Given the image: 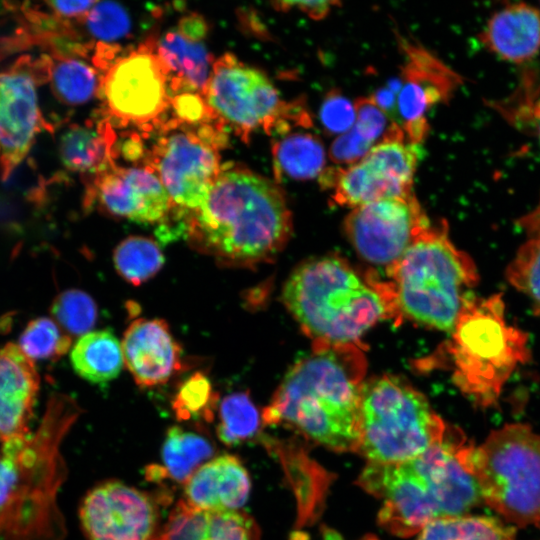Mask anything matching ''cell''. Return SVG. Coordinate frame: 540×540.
I'll use <instances>...</instances> for the list:
<instances>
[{"label": "cell", "mask_w": 540, "mask_h": 540, "mask_svg": "<svg viewBox=\"0 0 540 540\" xmlns=\"http://www.w3.org/2000/svg\"><path fill=\"white\" fill-rule=\"evenodd\" d=\"M185 214L182 231L190 246L226 267L269 261L292 229L277 183L238 166L221 170L202 205Z\"/></svg>", "instance_id": "6da1fadb"}, {"label": "cell", "mask_w": 540, "mask_h": 540, "mask_svg": "<svg viewBox=\"0 0 540 540\" xmlns=\"http://www.w3.org/2000/svg\"><path fill=\"white\" fill-rule=\"evenodd\" d=\"M364 363L354 344H317L287 372L262 422L293 428L333 451L356 452Z\"/></svg>", "instance_id": "7a4b0ae2"}, {"label": "cell", "mask_w": 540, "mask_h": 540, "mask_svg": "<svg viewBox=\"0 0 540 540\" xmlns=\"http://www.w3.org/2000/svg\"><path fill=\"white\" fill-rule=\"evenodd\" d=\"M283 300L316 344L355 342L394 314L389 288L364 280L343 259L325 256L299 265L283 288Z\"/></svg>", "instance_id": "3957f363"}, {"label": "cell", "mask_w": 540, "mask_h": 540, "mask_svg": "<svg viewBox=\"0 0 540 540\" xmlns=\"http://www.w3.org/2000/svg\"><path fill=\"white\" fill-rule=\"evenodd\" d=\"M80 414L72 398L53 394L36 433L11 439L18 474L0 510V540L65 539L66 527L57 505L67 475L60 445Z\"/></svg>", "instance_id": "277c9868"}, {"label": "cell", "mask_w": 540, "mask_h": 540, "mask_svg": "<svg viewBox=\"0 0 540 540\" xmlns=\"http://www.w3.org/2000/svg\"><path fill=\"white\" fill-rule=\"evenodd\" d=\"M388 273L395 312L450 332L479 280L475 263L451 242L445 223L423 231Z\"/></svg>", "instance_id": "5b68a950"}, {"label": "cell", "mask_w": 540, "mask_h": 540, "mask_svg": "<svg viewBox=\"0 0 540 540\" xmlns=\"http://www.w3.org/2000/svg\"><path fill=\"white\" fill-rule=\"evenodd\" d=\"M451 333L455 384L478 406H492L512 373L528 360L527 336L507 322L500 295H472Z\"/></svg>", "instance_id": "8992f818"}, {"label": "cell", "mask_w": 540, "mask_h": 540, "mask_svg": "<svg viewBox=\"0 0 540 540\" xmlns=\"http://www.w3.org/2000/svg\"><path fill=\"white\" fill-rule=\"evenodd\" d=\"M457 455L484 502L509 524H540V434L506 424L479 446L462 444Z\"/></svg>", "instance_id": "52a82bcc"}, {"label": "cell", "mask_w": 540, "mask_h": 540, "mask_svg": "<svg viewBox=\"0 0 540 540\" xmlns=\"http://www.w3.org/2000/svg\"><path fill=\"white\" fill-rule=\"evenodd\" d=\"M451 429L426 397L395 376L364 383L357 453L371 463H401L442 443Z\"/></svg>", "instance_id": "ba28073f"}, {"label": "cell", "mask_w": 540, "mask_h": 540, "mask_svg": "<svg viewBox=\"0 0 540 540\" xmlns=\"http://www.w3.org/2000/svg\"><path fill=\"white\" fill-rule=\"evenodd\" d=\"M204 96L209 109L243 139L259 129L283 134L293 126L311 125L309 113L301 103L281 100L262 72L229 54L212 65Z\"/></svg>", "instance_id": "9c48e42d"}, {"label": "cell", "mask_w": 540, "mask_h": 540, "mask_svg": "<svg viewBox=\"0 0 540 540\" xmlns=\"http://www.w3.org/2000/svg\"><path fill=\"white\" fill-rule=\"evenodd\" d=\"M419 144L410 142L392 123L370 151L355 164L328 168L319 176L333 200L352 209L374 201L413 193V176L419 160Z\"/></svg>", "instance_id": "30bf717a"}, {"label": "cell", "mask_w": 540, "mask_h": 540, "mask_svg": "<svg viewBox=\"0 0 540 540\" xmlns=\"http://www.w3.org/2000/svg\"><path fill=\"white\" fill-rule=\"evenodd\" d=\"M429 226L414 193L356 207L344 224L356 251L369 263L388 271Z\"/></svg>", "instance_id": "8fae6325"}, {"label": "cell", "mask_w": 540, "mask_h": 540, "mask_svg": "<svg viewBox=\"0 0 540 540\" xmlns=\"http://www.w3.org/2000/svg\"><path fill=\"white\" fill-rule=\"evenodd\" d=\"M217 134L205 130H174L160 138L153 152L157 173L173 204L185 212L198 209L221 170Z\"/></svg>", "instance_id": "7c38bea8"}, {"label": "cell", "mask_w": 540, "mask_h": 540, "mask_svg": "<svg viewBox=\"0 0 540 540\" xmlns=\"http://www.w3.org/2000/svg\"><path fill=\"white\" fill-rule=\"evenodd\" d=\"M51 60L19 58L0 72V176L6 180L29 152L41 128L37 85L49 79Z\"/></svg>", "instance_id": "4fadbf2b"}, {"label": "cell", "mask_w": 540, "mask_h": 540, "mask_svg": "<svg viewBox=\"0 0 540 540\" xmlns=\"http://www.w3.org/2000/svg\"><path fill=\"white\" fill-rule=\"evenodd\" d=\"M79 518L87 540H153L160 529L156 497L116 480L85 495Z\"/></svg>", "instance_id": "5bb4252c"}, {"label": "cell", "mask_w": 540, "mask_h": 540, "mask_svg": "<svg viewBox=\"0 0 540 540\" xmlns=\"http://www.w3.org/2000/svg\"><path fill=\"white\" fill-rule=\"evenodd\" d=\"M100 87L108 111L123 123L155 120L170 101L164 68L150 48H140L118 59Z\"/></svg>", "instance_id": "9a60e30c"}, {"label": "cell", "mask_w": 540, "mask_h": 540, "mask_svg": "<svg viewBox=\"0 0 540 540\" xmlns=\"http://www.w3.org/2000/svg\"><path fill=\"white\" fill-rule=\"evenodd\" d=\"M357 483L383 501L379 523L396 536L419 534L427 524L439 518L427 485L409 461L369 462Z\"/></svg>", "instance_id": "2e32d148"}, {"label": "cell", "mask_w": 540, "mask_h": 540, "mask_svg": "<svg viewBox=\"0 0 540 540\" xmlns=\"http://www.w3.org/2000/svg\"><path fill=\"white\" fill-rule=\"evenodd\" d=\"M405 50L408 59L400 79L395 124L410 142L420 144L428 133L426 112L447 101L462 80L424 48L407 45Z\"/></svg>", "instance_id": "e0dca14e"}, {"label": "cell", "mask_w": 540, "mask_h": 540, "mask_svg": "<svg viewBox=\"0 0 540 540\" xmlns=\"http://www.w3.org/2000/svg\"><path fill=\"white\" fill-rule=\"evenodd\" d=\"M462 444L460 432L450 430L442 443L409 460L427 485L439 518L465 515L482 499L475 478L458 458L457 450Z\"/></svg>", "instance_id": "ac0fdd59"}, {"label": "cell", "mask_w": 540, "mask_h": 540, "mask_svg": "<svg viewBox=\"0 0 540 540\" xmlns=\"http://www.w3.org/2000/svg\"><path fill=\"white\" fill-rule=\"evenodd\" d=\"M95 192L109 214L138 223L164 221L172 207L160 178L148 167H111L101 173Z\"/></svg>", "instance_id": "d6986e66"}, {"label": "cell", "mask_w": 540, "mask_h": 540, "mask_svg": "<svg viewBox=\"0 0 540 540\" xmlns=\"http://www.w3.org/2000/svg\"><path fill=\"white\" fill-rule=\"evenodd\" d=\"M206 34L204 19L190 14L159 39L156 55L167 76L170 94L204 93L212 71Z\"/></svg>", "instance_id": "ffe728a7"}, {"label": "cell", "mask_w": 540, "mask_h": 540, "mask_svg": "<svg viewBox=\"0 0 540 540\" xmlns=\"http://www.w3.org/2000/svg\"><path fill=\"white\" fill-rule=\"evenodd\" d=\"M121 346L124 364L140 387L164 384L181 367V349L164 320L133 321Z\"/></svg>", "instance_id": "44dd1931"}, {"label": "cell", "mask_w": 540, "mask_h": 540, "mask_svg": "<svg viewBox=\"0 0 540 540\" xmlns=\"http://www.w3.org/2000/svg\"><path fill=\"white\" fill-rule=\"evenodd\" d=\"M39 391L32 360L13 343L0 348V439L31 434L29 423Z\"/></svg>", "instance_id": "7402d4cb"}, {"label": "cell", "mask_w": 540, "mask_h": 540, "mask_svg": "<svg viewBox=\"0 0 540 540\" xmlns=\"http://www.w3.org/2000/svg\"><path fill=\"white\" fill-rule=\"evenodd\" d=\"M251 481L234 455L213 457L184 483V500L192 507L210 511L239 510L247 501Z\"/></svg>", "instance_id": "603a6c76"}, {"label": "cell", "mask_w": 540, "mask_h": 540, "mask_svg": "<svg viewBox=\"0 0 540 540\" xmlns=\"http://www.w3.org/2000/svg\"><path fill=\"white\" fill-rule=\"evenodd\" d=\"M153 540H260V530L239 510H202L181 499Z\"/></svg>", "instance_id": "cb8c5ba5"}, {"label": "cell", "mask_w": 540, "mask_h": 540, "mask_svg": "<svg viewBox=\"0 0 540 540\" xmlns=\"http://www.w3.org/2000/svg\"><path fill=\"white\" fill-rule=\"evenodd\" d=\"M479 39L504 61L529 62L540 52V10L523 2L509 4L489 18Z\"/></svg>", "instance_id": "d4e9b609"}, {"label": "cell", "mask_w": 540, "mask_h": 540, "mask_svg": "<svg viewBox=\"0 0 540 540\" xmlns=\"http://www.w3.org/2000/svg\"><path fill=\"white\" fill-rule=\"evenodd\" d=\"M213 454L214 447L205 437L178 426L170 427L161 450L162 465L149 466L147 478L184 484Z\"/></svg>", "instance_id": "484cf974"}, {"label": "cell", "mask_w": 540, "mask_h": 540, "mask_svg": "<svg viewBox=\"0 0 540 540\" xmlns=\"http://www.w3.org/2000/svg\"><path fill=\"white\" fill-rule=\"evenodd\" d=\"M112 140L107 126L72 125L60 137V159L71 171L103 173L111 168Z\"/></svg>", "instance_id": "4316f807"}, {"label": "cell", "mask_w": 540, "mask_h": 540, "mask_svg": "<svg viewBox=\"0 0 540 540\" xmlns=\"http://www.w3.org/2000/svg\"><path fill=\"white\" fill-rule=\"evenodd\" d=\"M124 359L122 346L107 330L90 331L75 343L71 364L75 372L92 383H104L118 376Z\"/></svg>", "instance_id": "83f0119b"}, {"label": "cell", "mask_w": 540, "mask_h": 540, "mask_svg": "<svg viewBox=\"0 0 540 540\" xmlns=\"http://www.w3.org/2000/svg\"><path fill=\"white\" fill-rule=\"evenodd\" d=\"M517 224L525 232V240L507 267V281L528 297L540 315V199Z\"/></svg>", "instance_id": "f1b7e54d"}, {"label": "cell", "mask_w": 540, "mask_h": 540, "mask_svg": "<svg viewBox=\"0 0 540 540\" xmlns=\"http://www.w3.org/2000/svg\"><path fill=\"white\" fill-rule=\"evenodd\" d=\"M272 155L277 180L312 179L325 168L323 144L310 133H294L278 139L272 146Z\"/></svg>", "instance_id": "f546056e"}, {"label": "cell", "mask_w": 540, "mask_h": 540, "mask_svg": "<svg viewBox=\"0 0 540 540\" xmlns=\"http://www.w3.org/2000/svg\"><path fill=\"white\" fill-rule=\"evenodd\" d=\"M515 526L488 516L441 517L427 524L416 540H514Z\"/></svg>", "instance_id": "4dcf8cb0"}, {"label": "cell", "mask_w": 540, "mask_h": 540, "mask_svg": "<svg viewBox=\"0 0 540 540\" xmlns=\"http://www.w3.org/2000/svg\"><path fill=\"white\" fill-rule=\"evenodd\" d=\"M158 244L147 237L130 236L114 250L113 262L118 274L134 286H139L156 275L164 264Z\"/></svg>", "instance_id": "1f68e13d"}, {"label": "cell", "mask_w": 540, "mask_h": 540, "mask_svg": "<svg viewBox=\"0 0 540 540\" xmlns=\"http://www.w3.org/2000/svg\"><path fill=\"white\" fill-rule=\"evenodd\" d=\"M49 79L55 96L69 105L88 102L99 86L92 66L73 57H60L51 61Z\"/></svg>", "instance_id": "d6a6232c"}, {"label": "cell", "mask_w": 540, "mask_h": 540, "mask_svg": "<svg viewBox=\"0 0 540 540\" xmlns=\"http://www.w3.org/2000/svg\"><path fill=\"white\" fill-rule=\"evenodd\" d=\"M261 416L247 392L224 397L219 405L217 435L226 445L252 440L260 431Z\"/></svg>", "instance_id": "836d02e7"}, {"label": "cell", "mask_w": 540, "mask_h": 540, "mask_svg": "<svg viewBox=\"0 0 540 540\" xmlns=\"http://www.w3.org/2000/svg\"><path fill=\"white\" fill-rule=\"evenodd\" d=\"M70 345V336L48 317L31 320L19 337V348L35 360H55L63 356Z\"/></svg>", "instance_id": "e575fe53"}, {"label": "cell", "mask_w": 540, "mask_h": 540, "mask_svg": "<svg viewBox=\"0 0 540 540\" xmlns=\"http://www.w3.org/2000/svg\"><path fill=\"white\" fill-rule=\"evenodd\" d=\"M97 312L94 300L79 289L63 291L51 306L53 317L71 335L89 333L96 323Z\"/></svg>", "instance_id": "d590c367"}, {"label": "cell", "mask_w": 540, "mask_h": 540, "mask_svg": "<svg viewBox=\"0 0 540 540\" xmlns=\"http://www.w3.org/2000/svg\"><path fill=\"white\" fill-rule=\"evenodd\" d=\"M214 403L212 385L209 379L197 372L190 376L179 388L173 401V410L180 420H188L203 416H212Z\"/></svg>", "instance_id": "8d00e7d4"}, {"label": "cell", "mask_w": 540, "mask_h": 540, "mask_svg": "<svg viewBox=\"0 0 540 540\" xmlns=\"http://www.w3.org/2000/svg\"><path fill=\"white\" fill-rule=\"evenodd\" d=\"M89 32L102 41H113L124 37L130 30V17L118 3L96 2L85 16Z\"/></svg>", "instance_id": "74e56055"}, {"label": "cell", "mask_w": 540, "mask_h": 540, "mask_svg": "<svg viewBox=\"0 0 540 540\" xmlns=\"http://www.w3.org/2000/svg\"><path fill=\"white\" fill-rule=\"evenodd\" d=\"M319 116L324 129L330 134L345 133L356 121L354 104L335 90L326 95Z\"/></svg>", "instance_id": "f35d334b"}, {"label": "cell", "mask_w": 540, "mask_h": 540, "mask_svg": "<svg viewBox=\"0 0 540 540\" xmlns=\"http://www.w3.org/2000/svg\"><path fill=\"white\" fill-rule=\"evenodd\" d=\"M503 110L509 120L515 121L517 125H525L533 130L534 136L540 143V95L533 94V86L524 83L518 96L513 98L509 105Z\"/></svg>", "instance_id": "ab89813d"}, {"label": "cell", "mask_w": 540, "mask_h": 540, "mask_svg": "<svg viewBox=\"0 0 540 540\" xmlns=\"http://www.w3.org/2000/svg\"><path fill=\"white\" fill-rule=\"evenodd\" d=\"M356 121L354 128L368 141H375L386 133L387 114L376 104L372 97L358 98L355 103Z\"/></svg>", "instance_id": "60d3db41"}, {"label": "cell", "mask_w": 540, "mask_h": 540, "mask_svg": "<svg viewBox=\"0 0 540 540\" xmlns=\"http://www.w3.org/2000/svg\"><path fill=\"white\" fill-rule=\"evenodd\" d=\"M373 146L353 126L333 141L329 156L335 163L349 166L364 158Z\"/></svg>", "instance_id": "b9f144b4"}, {"label": "cell", "mask_w": 540, "mask_h": 540, "mask_svg": "<svg viewBox=\"0 0 540 540\" xmlns=\"http://www.w3.org/2000/svg\"><path fill=\"white\" fill-rule=\"evenodd\" d=\"M2 443L0 452V510L5 506L18 474V464L13 442L8 440Z\"/></svg>", "instance_id": "7bdbcfd3"}, {"label": "cell", "mask_w": 540, "mask_h": 540, "mask_svg": "<svg viewBox=\"0 0 540 540\" xmlns=\"http://www.w3.org/2000/svg\"><path fill=\"white\" fill-rule=\"evenodd\" d=\"M334 5L339 6L337 1H278L273 6L277 10H298L314 20L323 19L331 11Z\"/></svg>", "instance_id": "ee69618b"}, {"label": "cell", "mask_w": 540, "mask_h": 540, "mask_svg": "<svg viewBox=\"0 0 540 540\" xmlns=\"http://www.w3.org/2000/svg\"><path fill=\"white\" fill-rule=\"evenodd\" d=\"M173 106L182 120L198 121L205 114L204 101L197 94H179L175 97Z\"/></svg>", "instance_id": "f6af8a7d"}, {"label": "cell", "mask_w": 540, "mask_h": 540, "mask_svg": "<svg viewBox=\"0 0 540 540\" xmlns=\"http://www.w3.org/2000/svg\"><path fill=\"white\" fill-rule=\"evenodd\" d=\"M96 1H48L46 4L59 17H85Z\"/></svg>", "instance_id": "bcb514c9"}, {"label": "cell", "mask_w": 540, "mask_h": 540, "mask_svg": "<svg viewBox=\"0 0 540 540\" xmlns=\"http://www.w3.org/2000/svg\"><path fill=\"white\" fill-rule=\"evenodd\" d=\"M323 540H343L342 537L330 528L323 529Z\"/></svg>", "instance_id": "7dc6e473"}, {"label": "cell", "mask_w": 540, "mask_h": 540, "mask_svg": "<svg viewBox=\"0 0 540 540\" xmlns=\"http://www.w3.org/2000/svg\"><path fill=\"white\" fill-rule=\"evenodd\" d=\"M361 540H378V539H377L375 536L369 535V536H365V537H364L363 539H361Z\"/></svg>", "instance_id": "c3c4849f"}]
</instances>
